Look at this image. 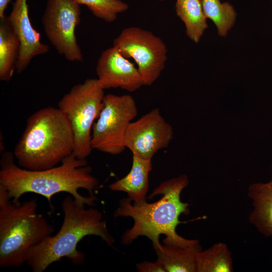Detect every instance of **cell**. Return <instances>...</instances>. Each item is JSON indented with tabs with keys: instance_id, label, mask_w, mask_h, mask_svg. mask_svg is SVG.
I'll list each match as a JSON object with an SVG mask.
<instances>
[{
	"instance_id": "ffe728a7",
	"label": "cell",
	"mask_w": 272,
	"mask_h": 272,
	"mask_svg": "<svg viewBox=\"0 0 272 272\" xmlns=\"http://www.w3.org/2000/svg\"><path fill=\"white\" fill-rule=\"evenodd\" d=\"M87 7L97 18L108 23L114 21L117 15L128 9V5L121 0H77Z\"/></svg>"
},
{
	"instance_id": "e0dca14e",
	"label": "cell",
	"mask_w": 272,
	"mask_h": 272,
	"mask_svg": "<svg viewBox=\"0 0 272 272\" xmlns=\"http://www.w3.org/2000/svg\"><path fill=\"white\" fill-rule=\"evenodd\" d=\"M175 7L177 15L185 24L187 36L198 42L208 27L201 0H176Z\"/></svg>"
},
{
	"instance_id": "2e32d148",
	"label": "cell",
	"mask_w": 272,
	"mask_h": 272,
	"mask_svg": "<svg viewBox=\"0 0 272 272\" xmlns=\"http://www.w3.org/2000/svg\"><path fill=\"white\" fill-rule=\"evenodd\" d=\"M21 43L8 16L0 19V80L9 82L19 57Z\"/></svg>"
},
{
	"instance_id": "9a60e30c",
	"label": "cell",
	"mask_w": 272,
	"mask_h": 272,
	"mask_svg": "<svg viewBox=\"0 0 272 272\" xmlns=\"http://www.w3.org/2000/svg\"><path fill=\"white\" fill-rule=\"evenodd\" d=\"M154 250L166 272H197L199 242L187 246L160 243Z\"/></svg>"
},
{
	"instance_id": "3957f363",
	"label": "cell",
	"mask_w": 272,
	"mask_h": 272,
	"mask_svg": "<svg viewBox=\"0 0 272 272\" xmlns=\"http://www.w3.org/2000/svg\"><path fill=\"white\" fill-rule=\"evenodd\" d=\"M72 195L66 196L61 203L64 218L58 232L34 247L29 252L26 262L33 272H43L52 263L63 257L71 260L74 265L82 264L83 252L77 250L78 244L86 236L100 237L110 246L115 240L109 232L102 214L97 209H86Z\"/></svg>"
},
{
	"instance_id": "6da1fadb",
	"label": "cell",
	"mask_w": 272,
	"mask_h": 272,
	"mask_svg": "<svg viewBox=\"0 0 272 272\" xmlns=\"http://www.w3.org/2000/svg\"><path fill=\"white\" fill-rule=\"evenodd\" d=\"M14 158L13 153L7 151L2 153L0 160V188L13 202H20L24 194L31 192L43 196L51 208L52 196L64 192L82 204L95 205L93 192L99 181L92 174L86 159H78L73 153L55 167L30 170L17 165Z\"/></svg>"
},
{
	"instance_id": "7402d4cb",
	"label": "cell",
	"mask_w": 272,
	"mask_h": 272,
	"mask_svg": "<svg viewBox=\"0 0 272 272\" xmlns=\"http://www.w3.org/2000/svg\"><path fill=\"white\" fill-rule=\"evenodd\" d=\"M11 1L0 0V19H2L6 16L5 12Z\"/></svg>"
},
{
	"instance_id": "4fadbf2b",
	"label": "cell",
	"mask_w": 272,
	"mask_h": 272,
	"mask_svg": "<svg viewBox=\"0 0 272 272\" xmlns=\"http://www.w3.org/2000/svg\"><path fill=\"white\" fill-rule=\"evenodd\" d=\"M247 195L253 208L249 222L265 237H272V178L266 183L251 184Z\"/></svg>"
},
{
	"instance_id": "9c48e42d",
	"label": "cell",
	"mask_w": 272,
	"mask_h": 272,
	"mask_svg": "<svg viewBox=\"0 0 272 272\" xmlns=\"http://www.w3.org/2000/svg\"><path fill=\"white\" fill-rule=\"evenodd\" d=\"M77 0H48L42 17L47 39L57 52L70 61H82L76 29L81 21V9Z\"/></svg>"
},
{
	"instance_id": "ba28073f",
	"label": "cell",
	"mask_w": 272,
	"mask_h": 272,
	"mask_svg": "<svg viewBox=\"0 0 272 272\" xmlns=\"http://www.w3.org/2000/svg\"><path fill=\"white\" fill-rule=\"evenodd\" d=\"M113 46L127 58H132L145 86L157 81L165 67L167 49L163 41L152 32L138 27L122 30Z\"/></svg>"
},
{
	"instance_id": "52a82bcc",
	"label": "cell",
	"mask_w": 272,
	"mask_h": 272,
	"mask_svg": "<svg viewBox=\"0 0 272 272\" xmlns=\"http://www.w3.org/2000/svg\"><path fill=\"white\" fill-rule=\"evenodd\" d=\"M137 114V104L131 95H105L102 109L92 127L93 150L113 155L122 153L126 149V131Z\"/></svg>"
},
{
	"instance_id": "ac0fdd59",
	"label": "cell",
	"mask_w": 272,
	"mask_h": 272,
	"mask_svg": "<svg viewBox=\"0 0 272 272\" xmlns=\"http://www.w3.org/2000/svg\"><path fill=\"white\" fill-rule=\"evenodd\" d=\"M197 272L234 271L231 252L227 244L219 242L200 250L196 257Z\"/></svg>"
},
{
	"instance_id": "7c38bea8",
	"label": "cell",
	"mask_w": 272,
	"mask_h": 272,
	"mask_svg": "<svg viewBox=\"0 0 272 272\" xmlns=\"http://www.w3.org/2000/svg\"><path fill=\"white\" fill-rule=\"evenodd\" d=\"M20 41L21 50L16 65L17 73L24 72L32 59L48 52V45L40 40V33L33 27L28 13L27 0H15L9 16Z\"/></svg>"
},
{
	"instance_id": "30bf717a",
	"label": "cell",
	"mask_w": 272,
	"mask_h": 272,
	"mask_svg": "<svg viewBox=\"0 0 272 272\" xmlns=\"http://www.w3.org/2000/svg\"><path fill=\"white\" fill-rule=\"evenodd\" d=\"M173 138V128L155 108L129 124L124 145L132 155L152 160L158 151L168 147Z\"/></svg>"
},
{
	"instance_id": "8992f818",
	"label": "cell",
	"mask_w": 272,
	"mask_h": 272,
	"mask_svg": "<svg viewBox=\"0 0 272 272\" xmlns=\"http://www.w3.org/2000/svg\"><path fill=\"white\" fill-rule=\"evenodd\" d=\"M104 89L97 79L74 85L60 99L57 107L67 117L74 134L73 154L86 159L91 153L92 129L102 107Z\"/></svg>"
},
{
	"instance_id": "7a4b0ae2",
	"label": "cell",
	"mask_w": 272,
	"mask_h": 272,
	"mask_svg": "<svg viewBox=\"0 0 272 272\" xmlns=\"http://www.w3.org/2000/svg\"><path fill=\"white\" fill-rule=\"evenodd\" d=\"M188 184V177L182 174L163 181L154 188L148 198L162 194L157 201L135 202L128 197L121 199L114 217H130L133 220L132 227L122 234L121 243L129 245L138 237L144 236L152 241L155 249L160 244L161 235H165L164 244L187 246L199 242L196 239H185L176 231L180 223V215L189 213L188 203L180 199L181 192Z\"/></svg>"
},
{
	"instance_id": "d6986e66",
	"label": "cell",
	"mask_w": 272,
	"mask_h": 272,
	"mask_svg": "<svg viewBox=\"0 0 272 272\" xmlns=\"http://www.w3.org/2000/svg\"><path fill=\"white\" fill-rule=\"evenodd\" d=\"M202 9L207 18L212 20L216 26L218 34L225 37L233 26L236 13L228 2L220 0H201Z\"/></svg>"
},
{
	"instance_id": "277c9868",
	"label": "cell",
	"mask_w": 272,
	"mask_h": 272,
	"mask_svg": "<svg viewBox=\"0 0 272 272\" xmlns=\"http://www.w3.org/2000/svg\"><path fill=\"white\" fill-rule=\"evenodd\" d=\"M74 149V134L67 117L58 107H45L28 118L13 154L19 166L41 170L60 164Z\"/></svg>"
},
{
	"instance_id": "5b68a950",
	"label": "cell",
	"mask_w": 272,
	"mask_h": 272,
	"mask_svg": "<svg viewBox=\"0 0 272 272\" xmlns=\"http://www.w3.org/2000/svg\"><path fill=\"white\" fill-rule=\"evenodd\" d=\"M37 208L36 199L14 202L0 188L1 267L23 265L30 250L53 233V227Z\"/></svg>"
},
{
	"instance_id": "603a6c76",
	"label": "cell",
	"mask_w": 272,
	"mask_h": 272,
	"mask_svg": "<svg viewBox=\"0 0 272 272\" xmlns=\"http://www.w3.org/2000/svg\"><path fill=\"white\" fill-rule=\"evenodd\" d=\"M159 1H164V0H159Z\"/></svg>"
},
{
	"instance_id": "5bb4252c",
	"label": "cell",
	"mask_w": 272,
	"mask_h": 272,
	"mask_svg": "<svg viewBox=\"0 0 272 272\" xmlns=\"http://www.w3.org/2000/svg\"><path fill=\"white\" fill-rule=\"evenodd\" d=\"M132 166L129 173L109 185L112 191H123L135 202L146 200L149 189V175L152 170L151 159H144L132 155Z\"/></svg>"
},
{
	"instance_id": "44dd1931",
	"label": "cell",
	"mask_w": 272,
	"mask_h": 272,
	"mask_svg": "<svg viewBox=\"0 0 272 272\" xmlns=\"http://www.w3.org/2000/svg\"><path fill=\"white\" fill-rule=\"evenodd\" d=\"M140 272H166L162 264L158 260L155 262L145 261L137 264Z\"/></svg>"
},
{
	"instance_id": "8fae6325",
	"label": "cell",
	"mask_w": 272,
	"mask_h": 272,
	"mask_svg": "<svg viewBox=\"0 0 272 272\" xmlns=\"http://www.w3.org/2000/svg\"><path fill=\"white\" fill-rule=\"evenodd\" d=\"M96 71L97 79L104 90L119 88L133 92L145 86L138 67L114 46L102 51Z\"/></svg>"
}]
</instances>
